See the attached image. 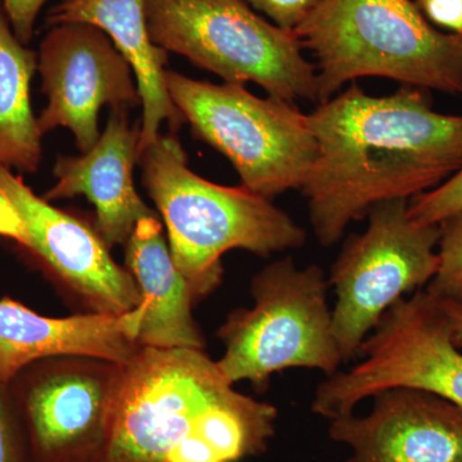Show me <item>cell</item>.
Returning a JSON list of instances; mask_svg holds the SVG:
<instances>
[{"instance_id":"cell-1","label":"cell","mask_w":462,"mask_h":462,"mask_svg":"<svg viewBox=\"0 0 462 462\" xmlns=\"http://www.w3.org/2000/svg\"><path fill=\"white\" fill-rule=\"evenodd\" d=\"M307 117L316 158L300 190L322 247L374 207L434 189L462 167V115L439 114L420 88L373 97L352 83Z\"/></svg>"},{"instance_id":"cell-2","label":"cell","mask_w":462,"mask_h":462,"mask_svg":"<svg viewBox=\"0 0 462 462\" xmlns=\"http://www.w3.org/2000/svg\"><path fill=\"white\" fill-rule=\"evenodd\" d=\"M138 163L143 185L166 225L173 263L197 300L220 285L226 252L243 249L266 258L305 245L306 230L272 199L191 171L172 134H160L139 154Z\"/></svg>"},{"instance_id":"cell-3","label":"cell","mask_w":462,"mask_h":462,"mask_svg":"<svg viewBox=\"0 0 462 462\" xmlns=\"http://www.w3.org/2000/svg\"><path fill=\"white\" fill-rule=\"evenodd\" d=\"M294 32L315 58L319 103L369 76L462 94V38L431 25L415 0H324Z\"/></svg>"},{"instance_id":"cell-4","label":"cell","mask_w":462,"mask_h":462,"mask_svg":"<svg viewBox=\"0 0 462 462\" xmlns=\"http://www.w3.org/2000/svg\"><path fill=\"white\" fill-rule=\"evenodd\" d=\"M320 266L297 267L293 258L273 261L254 276V305L234 310L217 331L224 355L216 361L231 384L266 388L273 374L320 370L330 376L343 360L328 305Z\"/></svg>"},{"instance_id":"cell-5","label":"cell","mask_w":462,"mask_h":462,"mask_svg":"<svg viewBox=\"0 0 462 462\" xmlns=\"http://www.w3.org/2000/svg\"><path fill=\"white\" fill-rule=\"evenodd\" d=\"M152 42L225 83L260 85L275 98L319 103L315 63L297 33L258 16L245 0H145Z\"/></svg>"},{"instance_id":"cell-6","label":"cell","mask_w":462,"mask_h":462,"mask_svg":"<svg viewBox=\"0 0 462 462\" xmlns=\"http://www.w3.org/2000/svg\"><path fill=\"white\" fill-rule=\"evenodd\" d=\"M167 91L194 135L224 154L242 187L267 199L302 189L316 158L309 117L245 84H211L166 69Z\"/></svg>"},{"instance_id":"cell-7","label":"cell","mask_w":462,"mask_h":462,"mask_svg":"<svg viewBox=\"0 0 462 462\" xmlns=\"http://www.w3.org/2000/svg\"><path fill=\"white\" fill-rule=\"evenodd\" d=\"M361 234L346 238L331 266L333 331L343 360L358 349L380 319L402 298L430 284L439 264V225L409 216V200L380 203Z\"/></svg>"},{"instance_id":"cell-8","label":"cell","mask_w":462,"mask_h":462,"mask_svg":"<svg viewBox=\"0 0 462 462\" xmlns=\"http://www.w3.org/2000/svg\"><path fill=\"white\" fill-rule=\"evenodd\" d=\"M349 370L316 388L311 410L333 420L385 389H422L462 410V349L452 340L439 303L424 289L402 298L380 319Z\"/></svg>"},{"instance_id":"cell-9","label":"cell","mask_w":462,"mask_h":462,"mask_svg":"<svg viewBox=\"0 0 462 462\" xmlns=\"http://www.w3.org/2000/svg\"><path fill=\"white\" fill-rule=\"evenodd\" d=\"M233 389L206 349L142 346L124 365L105 462H167Z\"/></svg>"},{"instance_id":"cell-10","label":"cell","mask_w":462,"mask_h":462,"mask_svg":"<svg viewBox=\"0 0 462 462\" xmlns=\"http://www.w3.org/2000/svg\"><path fill=\"white\" fill-rule=\"evenodd\" d=\"M123 370L103 358L56 356L12 379L32 462H105Z\"/></svg>"},{"instance_id":"cell-11","label":"cell","mask_w":462,"mask_h":462,"mask_svg":"<svg viewBox=\"0 0 462 462\" xmlns=\"http://www.w3.org/2000/svg\"><path fill=\"white\" fill-rule=\"evenodd\" d=\"M0 191L25 224L27 242L20 248L87 312L123 316L142 305L132 273L112 258L98 230L36 196L23 176L5 166H0Z\"/></svg>"},{"instance_id":"cell-12","label":"cell","mask_w":462,"mask_h":462,"mask_svg":"<svg viewBox=\"0 0 462 462\" xmlns=\"http://www.w3.org/2000/svg\"><path fill=\"white\" fill-rule=\"evenodd\" d=\"M38 71L48 98L38 118L42 135L67 127L83 154L99 141L103 106L129 109L142 103L126 58L107 33L88 23L51 26L41 44Z\"/></svg>"},{"instance_id":"cell-13","label":"cell","mask_w":462,"mask_h":462,"mask_svg":"<svg viewBox=\"0 0 462 462\" xmlns=\"http://www.w3.org/2000/svg\"><path fill=\"white\" fill-rule=\"evenodd\" d=\"M372 411L330 420L329 437L349 449L345 462H462V410L422 389H385Z\"/></svg>"},{"instance_id":"cell-14","label":"cell","mask_w":462,"mask_h":462,"mask_svg":"<svg viewBox=\"0 0 462 462\" xmlns=\"http://www.w3.org/2000/svg\"><path fill=\"white\" fill-rule=\"evenodd\" d=\"M145 306L123 316L85 312L48 318L11 297L0 300V385L26 366L56 356H89L126 365L141 351Z\"/></svg>"},{"instance_id":"cell-15","label":"cell","mask_w":462,"mask_h":462,"mask_svg":"<svg viewBox=\"0 0 462 462\" xmlns=\"http://www.w3.org/2000/svg\"><path fill=\"white\" fill-rule=\"evenodd\" d=\"M141 129L132 126L127 108L112 109L99 141L80 157H58L56 185L42 197L51 200L84 196L97 211V230L109 248L125 245L136 224L158 217L134 184Z\"/></svg>"},{"instance_id":"cell-16","label":"cell","mask_w":462,"mask_h":462,"mask_svg":"<svg viewBox=\"0 0 462 462\" xmlns=\"http://www.w3.org/2000/svg\"><path fill=\"white\" fill-rule=\"evenodd\" d=\"M48 25L88 23L105 32L132 66L143 106L138 158L160 136L161 124L176 133L185 118L167 91L169 53L149 35L145 0H65L51 12Z\"/></svg>"},{"instance_id":"cell-17","label":"cell","mask_w":462,"mask_h":462,"mask_svg":"<svg viewBox=\"0 0 462 462\" xmlns=\"http://www.w3.org/2000/svg\"><path fill=\"white\" fill-rule=\"evenodd\" d=\"M124 247L125 267L135 279L145 306L139 345L206 349L193 316V289L173 263L160 218H142Z\"/></svg>"},{"instance_id":"cell-18","label":"cell","mask_w":462,"mask_h":462,"mask_svg":"<svg viewBox=\"0 0 462 462\" xmlns=\"http://www.w3.org/2000/svg\"><path fill=\"white\" fill-rule=\"evenodd\" d=\"M278 415L272 403L233 389L199 416L167 462H239L263 454Z\"/></svg>"},{"instance_id":"cell-19","label":"cell","mask_w":462,"mask_h":462,"mask_svg":"<svg viewBox=\"0 0 462 462\" xmlns=\"http://www.w3.org/2000/svg\"><path fill=\"white\" fill-rule=\"evenodd\" d=\"M35 51L20 42L0 2V166L35 173L42 163V133L33 116L30 85Z\"/></svg>"},{"instance_id":"cell-20","label":"cell","mask_w":462,"mask_h":462,"mask_svg":"<svg viewBox=\"0 0 462 462\" xmlns=\"http://www.w3.org/2000/svg\"><path fill=\"white\" fill-rule=\"evenodd\" d=\"M439 264L424 291L434 300L462 305V212L439 225Z\"/></svg>"},{"instance_id":"cell-21","label":"cell","mask_w":462,"mask_h":462,"mask_svg":"<svg viewBox=\"0 0 462 462\" xmlns=\"http://www.w3.org/2000/svg\"><path fill=\"white\" fill-rule=\"evenodd\" d=\"M462 212V167L437 188L409 200V216L425 225H440Z\"/></svg>"},{"instance_id":"cell-22","label":"cell","mask_w":462,"mask_h":462,"mask_svg":"<svg viewBox=\"0 0 462 462\" xmlns=\"http://www.w3.org/2000/svg\"><path fill=\"white\" fill-rule=\"evenodd\" d=\"M0 462H32L25 427L8 385H0Z\"/></svg>"},{"instance_id":"cell-23","label":"cell","mask_w":462,"mask_h":462,"mask_svg":"<svg viewBox=\"0 0 462 462\" xmlns=\"http://www.w3.org/2000/svg\"><path fill=\"white\" fill-rule=\"evenodd\" d=\"M266 14L273 25L294 32L324 0H245Z\"/></svg>"},{"instance_id":"cell-24","label":"cell","mask_w":462,"mask_h":462,"mask_svg":"<svg viewBox=\"0 0 462 462\" xmlns=\"http://www.w3.org/2000/svg\"><path fill=\"white\" fill-rule=\"evenodd\" d=\"M415 3L431 25L462 38V0H415Z\"/></svg>"},{"instance_id":"cell-25","label":"cell","mask_w":462,"mask_h":462,"mask_svg":"<svg viewBox=\"0 0 462 462\" xmlns=\"http://www.w3.org/2000/svg\"><path fill=\"white\" fill-rule=\"evenodd\" d=\"M0 2L18 41L23 45L29 44L32 41L36 18L48 0H0Z\"/></svg>"},{"instance_id":"cell-26","label":"cell","mask_w":462,"mask_h":462,"mask_svg":"<svg viewBox=\"0 0 462 462\" xmlns=\"http://www.w3.org/2000/svg\"><path fill=\"white\" fill-rule=\"evenodd\" d=\"M0 236L12 239L23 247L27 242L25 224L18 214L16 207L0 191Z\"/></svg>"},{"instance_id":"cell-27","label":"cell","mask_w":462,"mask_h":462,"mask_svg":"<svg viewBox=\"0 0 462 462\" xmlns=\"http://www.w3.org/2000/svg\"><path fill=\"white\" fill-rule=\"evenodd\" d=\"M442 307L449 322V330H451L452 340L458 348L462 349V305L451 302H442L437 300Z\"/></svg>"}]
</instances>
